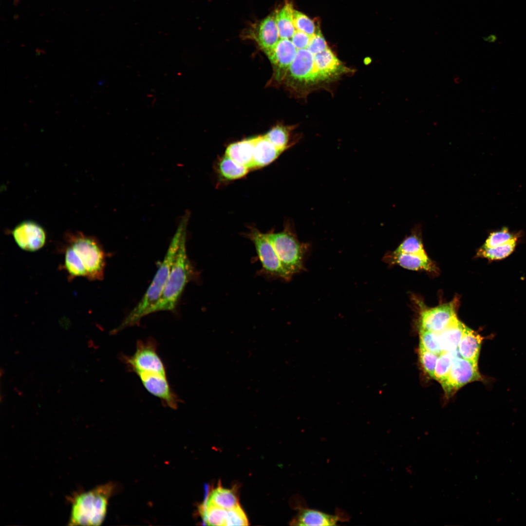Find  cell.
I'll return each instance as SVG.
<instances>
[{
	"mask_svg": "<svg viewBox=\"0 0 526 526\" xmlns=\"http://www.w3.org/2000/svg\"><path fill=\"white\" fill-rule=\"evenodd\" d=\"M64 257V265L72 277H84L91 281L104 277L105 254L94 238L79 233L70 235Z\"/></svg>",
	"mask_w": 526,
	"mask_h": 526,
	"instance_id": "6da1fadb",
	"label": "cell"
},
{
	"mask_svg": "<svg viewBox=\"0 0 526 526\" xmlns=\"http://www.w3.org/2000/svg\"><path fill=\"white\" fill-rule=\"evenodd\" d=\"M188 220V217L184 218L180 223L164 260L144 295L120 324L111 331L112 334H115L127 327L139 324L142 318L146 316L148 310L160 297L167 282L182 236L187 230Z\"/></svg>",
	"mask_w": 526,
	"mask_h": 526,
	"instance_id": "7a4b0ae2",
	"label": "cell"
},
{
	"mask_svg": "<svg viewBox=\"0 0 526 526\" xmlns=\"http://www.w3.org/2000/svg\"><path fill=\"white\" fill-rule=\"evenodd\" d=\"M114 486L109 483L87 490H78L67 498L71 505L69 526H100L104 521Z\"/></svg>",
	"mask_w": 526,
	"mask_h": 526,
	"instance_id": "3957f363",
	"label": "cell"
},
{
	"mask_svg": "<svg viewBox=\"0 0 526 526\" xmlns=\"http://www.w3.org/2000/svg\"><path fill=\"white\" fill-rule=\"evenodd\" d=\"M184 232L162 293L157 301L147 312L146 316L159 311L173 310L188 283L194 276V268L188 258Z\"/></svg>",
	"mask_w": 526,
	"mask_h": 526,
	"instance_id": "277c9868",
	"label": "cell"
},
{
	"mask_svg": "<svg viewBox=\"0 0 526 526\" xmlns=\"http://www.w3.org/2000/svg\"><path fill=\"white\" fill-rule=\"evenodd\" d=\"M266 234L283 268L291 278L305 270L304 261L310 245L299 241L292 226L288 223L282 231L271 230Z\"/></svg>",
	"mask_w": 526,
	"mask_h": 526,
	"instance_id": "5b68a950",
	"label": "cell"
},
{
	"mask_svg": "<svg viewBox=\"0 0 526 526\" xmlns=\"http://www.w3.org/2000/svg\"><path fill=\"white\" fill-rule=\"evenodd\" d=\"M157 343L153 338L138 340L136 350L131 356L123 355L121 359L129 370L140 373H158L166 375L165 366L157 352Z\"/></svg>",
	"mask_w": 526,
	"mask_h": 526,
	"instance_id": "8992f818",
	"label": "cell"
},
{
	"mask_svg": "<svg viewBox=\"0 0 526 526\" xmlns=\"http://www.w3.org/2000/svg\"><path fill=\"white\" fill-rule=\"evenodd\" d=\"M249 229L244 235L255 246L262 265V272L269 277L289 281L291 277L283 268L266 233H263L253 226H249Z\"/></svg>",
	"mask_w": 526,
	"mask_h": 526,
	"instance_id": "52a82bcc",
	"label": "cell"
},
{
	"mask_svg": "<svg viewBox=\"0 0 526 526\" xmlns=\"http://www.w3.org/2000/svg\"><path fill=\"white\" fill-rule=\"evenodd\" d=\"M476 381H484L478 363L460 357H455L446 378L440 384L448 396H451L466 384Z\"/></svg>",
	"mask_w": 526,
	"mask_h": 526,
	"instance_id": "ba28073f",
	"label": "cell"
},
{
	"mask_svg": "<svg viewBox=\"0 0 526 526\" xmlns=\"http://www.w3.org/2000/svg\"><path fill=\"white\" fill-rule=\"evenodd\" d=\"M459 299L455 297L449 302L426 309L420 316V329L439 333L456 318Z\"/></svg>",
	"mask_w": 526,
	"mask_h": 526,
	"instance_id": "9c48e42d",
	"label": "cell"
},
{
	"mask_svg": "<svg viewBox=\"0 0 526 526\" xmlns=\"http://www.w3.org/2000/svg\"><path fill=\"white\" fill-rule=\"evenodd\" d=\"M298 50L290 39L280 38L272 51L267 56L273 67L272 83L282 84Z\"/></svg>",
	"mask_w": 526,
	"mask_h": 526,
	"instance_id": "30bf717a",
	"label": "cell"
},
{
	"mask_svg": "<svg viewBox=\"0 0 526 526\" xmlns=\"http://www.w3.org/2000/svg\"><path fill=\"white\" fill-rule=\"evenodd\" d=\"M13 237L19 248L33 252L41 248L45 244L46 234L38 224L24 221L18 224L12 231Z\"/></svg>",
	"mask_w": 526,
	"mask_h": 526,
	"instance_id": "8fae6325",
	"label": "cell"
},
{
	"mask_svg": "<svg viewBox=\"0 0 526 526\" xmlns=\"http://www.w3.org/2000/svg\"><path fill=\"white\" fill-rule=\"evenodd\" d=\"M145 389L160 399L164 406L175 409L180 400L171 389L167 376L158 373H140L137 375Z\"/></svg>",
	"mask_w": 526,
	"mask_h": 526,
	"instance_id": "7c38bea8",
	"label": "cell"
},
{
	"mask_svg": "<svg viewBox=\"0 0 526 526\" xmlns=\"http://www.w3.org/2000/svg\"><path fill=\"white\" fill-rule=\"evenodd\" d=\"M248 36L255 41L261 50L268 56L280 39L275 13L267 16L254 25Z\"/></svg>",
	"mask_w": 526,
	"mask_h": 526,
	"instance_id": "4fadbf2b",
	"label": "cell"
},
{
	"mask_svg": "<svg viewBox=\"0 0 526 526\" xmlns=\"http://www.w3.org/2000/svg\"><path fill=\"white\" fill-rule=\"evenodd\" d=\"M385 262L391 264H397L402 267L412 270H425L436 273L437 268L428 256L415 254L397 253L394 251L387 254Z\"/></svg>",
	"mask_w": 526,
	"mask_h": 526,
	"instance_id": "5bb4252c",
	"label": "cell"
},
{
	"mask_svg": "<svg viewBox=\"0 0 526 526\" xmlns=\"http://www.w3.org/2000/svg\"><path fill=\"white\" fill-rule=\"evenodd\" d=\"M254 169L264 167L273 162L283 152L264 135L254 137Z\"/></svg>",
	"mask_w": 526,
	"mask_h": 526,
	"instance_id": "9a60e30c",
	"label": "cell"
},
{
	"mask_svg": "<svg viewBox=\"0 0 526 526\" xmlns=\"http://www.w3.org/2000/svg\"><path fill=\"white\" fill-rule=\"evenodd\" d=\"M254 137L244 139L229 144L225 155L249 169H254Z\"/></svg>",
	"mask_w": 526,
	"mask_h": 526,
	"instance_id": "2e32d148",
	"label": "cell"
},
{
	"mask_svg": "<svg viewBox=\"0 0 526 526\" xmlns=\"http://www.w3.org/2000/svg\"><path fill=\"white\" fill-rule=\"evenodd\" d=\"M466 327L456 317L446 328L437 333L442 353L453 351L458 348Z\"/></svg>",
	"mask_w": 526,
	"mask_h": 526,
	"instance_id": "e0dca14e",
	"label": "cell"
},
{
	"mask_svg": "<svg viewBox=\"0 0 526 526\" xmlns=\"http://www.w3.org/2000/svg\"><path fill=\"white\" fill-rule=\"evenodd\" d=\"M340 519L338 515H333L320 511L303 508L300 511L292 524L298 526H335Z\"/></svg>",
	"mask_w": 526,
	"mask_h": 526,
	"instance_id": "ac0fdd59",
	"label": "cell"
},
{
	"mask_svg": "<svg viewBox=\"0 0 526 526\" xmlns=\"http://www.w3.org/2000/svg\"><path fill=\"white\" fill-rule=\"evenodd\" d=\"M482 340L480 335L466 326L458 347L461 357L478 363Z\"/></svg>",
	"mask_w": 526,
	"mask_h": 526,
	"instance_id": "d6986e66",
	"label": "cell"
},
{
	"mask_svg": "<svg viewBox=\"0 0 526 526\" xmlns=\"http://www.w3.org/2000/svg\"><path fill=\"white\" fill-rule=\"evenodd\" d=\"M294 10L292 4L288 2L275 12L280 38L290 39L295 33Z\"/></svg>",
	"mask_w": 526,
	"mask_h": 526,
	"instance_id": "ffe728a7",
	"label": "cell"
},
{
	"mask_svg": "<svg viewBox=\"0 0 526 526\" xmlns=\"http://www.w3.org/2000/svg\"><path fill=\"white\" fill-rule=\"evenodd\" d=\"M218 171L223 179L231 181L244 177L248 172L249 169L225 155L219 161Z\"/></svg>",
	"mask_w": 526,
	"mask_h": 526,
	"instance_id": "44dd1931",
	"label": "cell"
},
{
	"mask_svg": "<svg viewBox=\"0 0 526 526\" xmlns=\"http://www.w3.org/2000/svg\"><path fill=\"white\" fill-rule=\"evenodd\" d=\"M207 503L225 509H230L239 505L233 491L222 487L214 489L210 493Z\"/></svg>",
	"mask_w": 526,
	"mask_h": 526,
	"instance_id": "7402d4cb",
	"label": "cell"
},
{
	"mask_svg": "<svg viewBox=\"0 0 526 526\" xmlns=\"http://www.w3.org/2000/svg\"><path fill=\"white\" fill-rule=\"evenodd\" d=\"M264 136L275 146L284 151L289 148L290 129L288 127L277 125L270 129Z\"/></svg>",
	"mask_w": 526,
	"mask_h": 526,
	"instance_id": "603a6c76",
	"label": "cell"
},
{
	"mask_svg": "<svg viewBox=\"0 0 526 526\" xmlns=\"http://www.w3.org/2000/svg\"><path fill=\"white\" fill-rule=\"evenodd\" d=\"M227 510L206 503L200 511L207 525L226 526Z\"/></svg>",
	"mask_w": 526,
	"mask_h": 526,
	"instance_id": "cb8c5ba5",
	"label": "cell"
},
{
	"mask_svg": "<svg viewBox=\"0 0 526 526\" xmlns=\"http://www.w3.org/2000/svg\"><path fill=\"white\" fill-rule=\"evenodd\" d=\"M460 356L458 348L453 351L442 353L436 362L433 378L440 383L443 381L449 373L453 359Z\"/></svg>",
	"mask_w": 526,
	"mask_h": 526,
	"instance_id": "d4e9b609",
	"label": "cell"
},
{
	"mask_svg": "<svg viewBox=\"0 0 526 526\" xmlns=\"http://www.w3.org/2000/svg\"><path fill=\"white\" fill-rule=\"evenodd\" d=\"M516 238L514 237L508 242L493 248L482 246L478 251L479 256L490 260H500L509 255L514 250L516 244Z\"/></svg>",
	"mask_w": 526,
	"mask_h": 526,
	"instance_id": "484cf974",
	"label": "cell"
},
{
	"mask_svg": "<svg viewBox=\"0 0 526 526\" xmlns=\"http://www.w3.org/2000/svg\"><path fill=\"white\" fill-rule=\"evenodd\" d=\"M397 253H406L427 256L420 238L416 234H412L401 243L394 251Z\"/></svg>",
	"mask_w": 526,
	"mask_h": 526,
	"instance_id": "4316f807",
	"label": "cell"
},
{
	"mask_svg": "<svg viewBox=\"0 0 526 526\" xmlns=\"http://www.w3.org/2000/svg\"><path fill=\"white\" fill-rule=\"evenodd\" d=\"M294 25L297 30L303 32L312 36L319 30L316 22L303 13L297 10L293 12Z\"/></svg>",
	"mask_w": 526,
	"mask_h": 526,
	"instance_id": "83f0119b",
	"label": "cell"
},
{
	"mask_svg": "<svg viewBox=\"0 0 526 526\" xmlns=\"http://www.w3.org/2000/svg\"><path fill=\"white\" fill-rule=\"evenodd\" d=\"M420 344L427 350L440 355L441 353L437 333L420 329Z\"/></svg>",
	"mask_w": 526,
	"mask_h": 526,
	"instance_id": "f1b7e54d",
	"label": "cell"
},
{
	"mask_svg": "<svg viewBox=\"0 0 526 526\" xmlns=\"http://www.w3.org/2000/svg\"><path fill=\"white\" fill-rule=\"evenodd\" d=\"M419 355L424 370L433 378L435 368L439 355L427 350L420 345Z\"/></svg>",
	"mask_w": 526,
	"mask_h": 526,
	"instance_id": "f546056e",
	"label": "cell"
},
{
	"mask_svg": "<svg viewBox=\"0 0 526 526\" xmlns=\"http://www.w3.org/2000/svg\"><path fill=\"white\" fill-rule=\"evenodd\" d=\"M513 238L514 237L509 232L508 229L504 227L499 231L491 233L483 246L493 248L508 242Z\"/></svg>",
	"mask_w": 526,
	"mask_h": 526,
	"instance_id": "4dcf8cb0",
	"label": "cell"
},
{
	"mask_svg": "<svg viewBox=\"0 0 526 526\" xmlns=\"http://www.w3.org/2000/svg\"><path fill=\"white\" fill-rule=\"evenodd\" d=\"M247 525L248 522L247 517L240 505L227 510L226 526Z\"/></svg>",
	"mask_w": 526,
	"mask_h": 526,
	"instance_id": "1f68e13d",
	"label": "cell"
},
{
	"mask_svg": "<svg viewBox=\"0 0 526 526\" xmlns=\"http://www.w3.org/2000/svg\"><path fill=\"white\" fill-rule=\"evenodd\" d=\"M312 36L307 34L296 30L290 40L297 50L308 49Z\"/></svg>",
	"mask_w": 526,
	"mask_h": 526,
	"instance_id": "d6a6232c",
	"label": "cell"
},
{
	"mask_svg": "<svg viewBox=\"0 0 526 526\" xmlns=\"http://www.w3.org/2000/svg\"><path fill=\"white\" fill-rule=\"evenodd\" d=\"M4 370L1 368L0 369V377H1L4 374Z\"/></svg>",
	"mask_w": 526,
	"mask_h": 526,
	"instance_id": "836d02e7",
	"label": "cell"
},
{
	"mask_svg": "<svg viewBox=\"0 0 526 526\" xmlns=\"http://www.w3.org/2000/svg\"></svg>",
	"mask_w": 526,
	"mask_h": 526,
	"instance_id": "e575fe53",
	"label": "cell"
}]
</instances>
